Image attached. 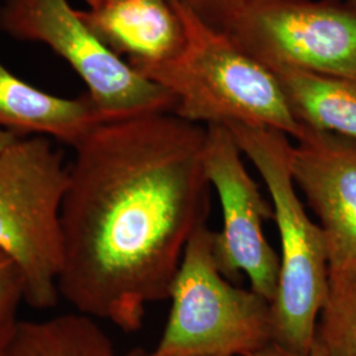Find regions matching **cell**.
I'll use <instances>...</instances> for the list:
<instances>
[{"label":"cell","mask_w":356,"mask_h":356,"mask_svg":"<svg viewBox=\"0 0 356 356\" xmlns=\"http://www.w3.org/2000/svg\"><path fill=\"white\" fill-rule=\"evenodd\" d=\"M186 42L166 63L134 67L168 90L177 101L175 114L201 126L248 124L273 128L296 138L294 119L280 82L231 38L206 26L173 0Z\"/></svg>","instance_id":"cell-2"},{"label":"cell","mask_w":356,"mask_h":356,"mask_svg":"<svg viewBox=\"0 0 356 356\" xmlns=\"http://www.w3.org/2000/svg\"><path fill=\"white\" fill-rule=\"evenodd\" d=\"M122 356H153L151 353H148V351H145V350H143V348H134V350H131L129 353L127 354H124V355Z\"/></svg>","instance_id":"cell-20"},{"label":"cell","mask_w":356,"mask_h":356,"mask_svg":"<svg viewBox=\"0 0 356 356\" xmlns=\"http://www.w3.org/2000/svg\"><path fill=\"white\" fill-rule=\"evenodd\" d=\"M103 120L89 95L74 99L38 90L0 63V127L51 136L73 148Z\"/></svg>","instance_id":"cell-11"},{"label":"cell","mask_w":356,"mask_h":356,"mask_svg":"<svg viewBox=\"0 0 356 356\" xmlns=\"http://www.w3.org/2000/svg\"><path fill=\"white\" fill-rule=\"evenodd\" d=\"M207 128L175 113L107 122L74 147L61 207L60 297L140 330L169 297L186 245L207 225Z\"/></svg>","instance_id":"cell-1"},{"label":"cell","mask_w":356,"mask_h":356,"mask_svg":"<svg viewBox=\"0 0 356 356\" xmlns=\"http://www.w3.org/2000/svg\"><path fill=\"white\" fill-rule=\"evenodd\" d=\"M335 1H344V3H347V4H350V6L356 8V0H335Z\"/></svg>","instance_id":"cell-21"},{"label":"cell","mask_w":356,"mask_h":356,"mask_svg":"<svg viewBox=\"0 0 356 356\" xmlns=\"http://www.w3.org/2000/svg\"><path fill=\"white\" fill-rule=\"evenodd\" d=\"M168 298L153 356H251L273 343L270 302L223 276L207 225L188 243Z\"/></svg>","instance_id":"cell-4"},{"label":"cell","mask_w":356,"mask_h":356,"mask_svg":"<svg viewBox=\"0 0 356 356\" xmlns=\"http://www.w3.org/2000/svg\"><path fill=\"white\" fill-rule=\"evenodd\" d=\"M204 145V173L222 207V229L213 231V252L229 281L245 276L250 288L269 302L277 292L280 257L264 231L273 207L243 163V153L225 124H210Z\"/></svg>","instance_id":"cell-8"},{"label":"cell","mask_w":356,"mask_h":356,"mask_svg":"<svg viewBox=\"0 0 356 356\" xmlns=\"http://www.w3.org/2000/svg\"><path fill=\"white\" fill-rule=\"evenodd\" d=\"M23 301L26 302L24 277L13 259L0 252V356L17 331V313Z\"/></svg>","instance_id":"cell-15"},{"label":"cell","mask_w":356,"mask_h":356,"mask_svg":"<svg viewBox=\"0 0 356 356\" xmlns=\"http://www.w3.org/2000/svg\"><path fill=\"white\" fill-rule=\"evenodd\" d=\"M312 356H356V272L330 276Z\"/></svg>","instance_id":"cell-14"},{"label":"cell","mask_w":356,"mask_h":356,"mask_svg":"<svg viewBox=\"0 0 356 356\" xmlns=\"http://www.w3.org/2000/svg\"><path fill=\"white\" fill-rule=\"evenodd\" d=\"M69 165L44 136L0 153V252L13 259L36 310L57 305L63 266L61 207Z\"/></svg>","instance_id":"cell-5"},{"label":"cell","mask_w":356,"mask_h":356,"mask_svg":"<svg viewBox=\"0 0 356 356\" xmlns=\"http://www.w3.org/2000/svg\"><path fill=\"white\" fill-rule=\"evenodd\" d=\"M0 31L45 44L64 58L88 86L103 123L175 113L176 98L107 48L67 0H3Z\"/></svg>","instance_id":"cell-6"},{"label":"cell","mask_w":356,"mask_h":356,"mask_svg":"<svg viewBox=\"0 0 356 356\" xmlns=\"http://www.w3.org/2000/svg\"><path fill=\"white\" fill-rule=\"evenodd\" d=\"M291 169L305 204L318 218L330 276L356 272V139L300 126Z\"/></svg>","instance_id":"cell-9"},{"label":"cell","mask_w":356,"mask_h":356,"mask_svg":"<svg viewBox=\"0 0 356 356\" xmlns=\"http://www.w3.org/2000/svg\"><path fill=\"white\" fill-rule=\"evenodd\" d=\"M251 356H312V355H304V354H297V353H292V351H288L285 348H282L277 344L270 343L267 347H264L263 350L254 353Z\"/></svg>","instance_id":"cell-17"},{"label":"cell","mask_w":356,"mask_h":356,"mask_svg":"<svg viewBox=\"0 0 356 356\" xmlns=\"http://www.w3.org/2000/svg\"><path fill=\"white\" fill-rule=\"evenodd\" d=\"M263 178L280 239V272L272 306L273 343L310 355L321 307L329 291L326 241L306 211L291 169L293 143L273 128L226 124Z\"/></svg>","instance_id":"cell-3"},{"label":"cell","mask_w":356,"mask_h":356,"mask_svg":"<svg viewBox=\"0 0 356 356\" xmlns=\"http://www.w3.org/2000/svg\"><path fill=\"white\" fill-rule=\"evenodd\" d=\"M20 138H23V136L15 134L13 131H8L6 128L0 127V153L4 152L10 147H13V144Z\"/></svg>","instance_id":"cell-18"},{"label":"cell","mask_w":356,"mask_h":356,"mask_svg":"<svg viewBox=\"0 0 356 356\" xmlns=\"http://www.w3.org/2000/svg\"><path fill=\"white\" fill-rule=\"evenodd\" d=\"M272 73L300 126L356 139V79L289 69Z\"/></svg>","instance_id":"cell-12"},{"label":"cell","mask_w":356,"mask_h":356,"mask_svg":"<svg viewBox=\"0 0 356 356\" xmlns=\"http://www.w3.org/2000/svg\"><path fill=\"white\" fill-rule=\"evenodd\" d=\"M226 35L270 72L356 79V8L335 0H280L242 15Z\"/></svg>","instance_id":"cell-7"},{"label":"cell","mask_w":356,"mask_h":356,"mask_svg":"<svg viewBox=\"0 0 356 356\" xmlns=\"http://www.w3.org/2000/svg\"><path fill=\"white\" fill-rule=\"evenodd\" d=\"M1 356H116L110 337L89 316L20 321Z\"/></svg>","instance_id":"cell-13"},{"label":"cell","mask_w":356,"mask_h":356,"mask_svg":"<svg viewBox=\"0 0 356 356\" xmlns=\"http://www.w3.org/2000/svg\"><path fill=\"white\" fill-rule=\"evenodd\" d=\"M89 8H99L107 4H114V3H120V1H129V0H85Z\"/></svg>","instance_id":"cell-19"},{"label":"cell","mask_w":356,"mask_h":356,"mask_svg":"<svg viewBox=\"0 0 356 356\" xmlns=\"http://www.w3.org/2000/svg\"><path fill=\"white\" fill-rule=\"evenodd\" d=\"M103 44L126 56L132 67L163 64L186 42L185 24L173 0H129L79 11Z\"/></svg>","instance_id":"cell-10"},{"label":"cell","mask_w":356,"mask_h":356,"mask_svg":"<svg viewBox=\"0 0 356 356\" xmlns=\"http://www.w3.org/2000/svg\"><path fill=\"white\" fill-rule=\"evenodd\" d=\"M206 26L226 33L242 15L263 4L280 0H177Z\"/></svg>","instance_id":"cell-16"}]
</instances>
